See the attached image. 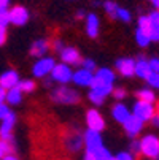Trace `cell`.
Masks as SVG:
<instances>
[{"instance_id": "cell-33", "label": "cell", "mask_w": 159, "mask_h": 160, "mask_svg": "<svg viewBox=\"0 0 159 160\" xmlns=\"http://www.w3.org/2000/svg\"><path fill=\"white\" fill-rule=\"evenodd\" d=\"M81 65L84 70H89V72H94L96 70V62L94 60H91V59H84L81 60Z\"/></svg>"}, {"instance_id": "cell-30", "label": "cell", "mask_w": 159, "mask_h": 160, "mask_svg": "<svg viewBox=\"0 0 159 160\" xmlns=\"http://www.w3.org/2000/svg\"><path fill=\"white\" fill-rule=\"evenodd\" d=\"M18 87L22 90V92H32L35 89V82L34 81H19Z\"/></svg>"}, {"instance_id": "cell-34", "label": "cell", "mask_w": 159, "mask_h": 160, "mask_svg": "<svg viewBox=\"0 0 159 160\" xmlns=\"http://www.w3.org/2000/svg\"><path fill=\"white\" fill-rule=\"evenodd\" d=\"M113 160H135V157L130 152H119L113 157Z\"/></svg>"}, {"instance_id": "cell-40", "label": "cell", "mask_w": 159, "mask_h": 160, "mask_svg": "<svg viewBox=\"0 0 159 160\" xmlns=\"http://www.w3.org/2000/svg\"><path fill=\"white\" fill-rule=\"evenodd\" d=\"M7 98V89H3L0 86V103H3V100Z\"/></svg>"}, {"instance_id": "cell-44", "label": "cell", "mask_w": 159, "mask_h": 160, "mask_svg": "<svg viewBox=\"0 0 159 160\" xmlns=\"http://www.w3.org/2000/svg\"><path fill=\"white\" fill-rule=\"evenodd\" d=\"M2 160H18V158H16V157H14L13 154H8V155H5V157H3Z\"/></svg>"}, {"instance_id": "cell-6", "label": "cell", "mask_w": 159, "mask_h": 160, "mask_svg": "<svg viewBox=\"0 0 159 160\" xmlns=\"http://www.w3.org/2000/svg\"><path fill=\"white\" fill-rule=\"evenodd\" d=\"M51 78H53L54 81L61 82V84H67L69 81H72V78H73V72L70 70V67H69V65L62 62V63L54 65L53 72H51Z\"/></svg>"}, {"instance_id": "cell-27", "label": "cell", "mask_w": 159, "mask_h": 160, "mask_svg": "<svg viewBox=\"0 0 159 160\" xmlns=\"http://www.w3.org/2000/svg\"><path fill=\"white\" fill-rule=\"evenodd\" d=\"M13 148H11V141H5V140H0V160H2L5 155L11 154Z\"/></svg>"}, {"instance_id": "cell-7", "label": "cell", "mask_w": 159, "mask_h": 160, "mask_svg": "<svg viewBox=\"0 0 159 160\" xmlns=\"http://www.w3.org/2000/svg\"><path fill=\"white\" fill-rule=\"evenodd\" d=\"M14 121H16V116L11 111L0 121V140L11 141V132H13V127H14Z\"/></svg>"}, {"instance_id": "cell-15", "label": "cell", "mask_w": 159, "mask_h": 160, "mask_svg": "<svg viewBox=\"0 0 159 160\" xmlns=\"http://www.w3.org/2000/svg\"><path fill=\"white\" fill-rule=\"evenodd\" d=\"M19 84V76L14 70H7L2 76H0V86L3 89H13Z\"/></svg>"}, {"instance_id": "cell-39", "label": "cell", "mask_w": 159, "mask_h": 160, "mask_svg": "<svg viewBox=\"0 0 159 160\" xmlns=\"http://www.w3.org/2000/svg\"><path fill=\"white\" fill-rule=\"evenodd\" d=\"M7 41V29L5 27H0V46Z\"/></svg>"}, {"instance_id": "cell-1", "label": "cell", "mask_w": 159, "mask_h": 160, "mask_svg": "<svg viewBox=\"0 0 159 160\" xmlns=\"http://www.w3.org/2000/svg\"><path fill=\"white\" fill-rule=\"evenodd\" d=\"M140 154L146 158L159 160V138L156 135H145L140 140Z\"/></svg>"}, {"instance_id": "cell-43", "label": "cell", "mask_w": 159, "mask_h": 160, "mask_svg": "<svg viewBox=\"0 0 159 160\" xmlns=\"http://www.w3.org/2000/svg\"><path fill=\"white\" fill-rule=\"evenodd\" d=\"M151 124H153L154 127H159V116H157V114H154V118L151 119Z\"/></svg>"}, {"instance_id": "cell-2", "label": "cell", "mask_w": 159, "mask_h": 160, "mask_svg": "<svg viewBox=\"0 0 159 160\" xmlns=\"http://www.w3.org/2000/svg\"><path fill=\"white\" fill-rule=\"evenodd\" d=\"M113 92V86L111 84H103L99 81H93L91 84V92H89V100L94 105H102L105 102V98Z\"/></svg>"}, {"instance_id": "cell-45", "label": "cell", "mask_w": 159, "mask_h": 160, "mask_svg": "<svg viewBox=\"0 0 159 160\" xmlns=\"http://www.w3.org/2000/svg\"><path fill=\"white\" fill-rule=\"evenodd\" d=\"M151 3H153V7L156 10H159V0H151Z\"/></svg>"}, {"instance_id": "cell-21", "label": "cell", "mask_w": 159, "mask_h": 160, "mask_svg": "<svg viewBox=\"0 0 159 160\" xmlns=\"http://www.w3.org/2000/svg\"><path fill=\"white\" fill-rule=\"evenodd\" d=\"M94 79L99 81V82H103V84H113V81H115V73H113L110 68H100V70H97V73L94 75Z\"/></svg>"}, {"instance_id": "cell-47", "label": "cell", "mask_w": 159, "mask_h": 160, "mask_svg": "<svg viewBox=\"0 0 159 160\" xmlns=\"http://www.w3.org/2000/svg\"><path fill=\"white\" fill-rule=\"evenodd\" d=\"M156 114H157V116H159V106L156 108Z\"/></svg>"}, {"instance_id": "cell-4", "label": "cell", "mask_w": 159, "mask_h": 160, "mask_svg": "<svg viewBox=\"0 0 159 160\" xmlns=\"http://www.w3.org/2000/svg\"><path fill=\"white\" fill-rule=\"evenodd\" d=\"M53 100L57 102V103H64V105H73L80 100V95L73 89L67 87V86H62V87L56 89L53 92Z\"/></svg>"}, {"instance_id": "cell-5", "label": "cell", "mask_w": 159, "mask_h": 160, "mask_svg": "<svg viewBox=\"0 0 159 160\" xmlns=\"http://www.w3.org/2000/svg\"><path fill=\"white\" fill-rule=\"evenodd\" d=\"M83 141H84V146H86V152H94L97 154L99 151L103 149V143H102V136H100V132H94V130H89L84 133L83 136Z\"/></svg>"}, {"instance_id": "cell-42", "label": "cell", "mask_w": 159, "mask_h": 160, "mask_svg": "<svg viewBox=\"0 0 159 160\" xmlns=\"http://www.w3.org/2000/svg\"><path fill=\"white\" fill-rule=\"evenodd\" d=\"M54 49H56V51H59V52L64 49V48H62V43H61L59 40H56V41H54Z\"/></svg>"}, {"instance_id": "cell-24", "label": "cell", "mask_w": 159, "mask_h": 160, "mask_svg": "<svg viewBox=\"0 0 159 160\" xmlns=\"http://www.w3.org/2000/svg\"><path fill=\"white\" fill-rule=\"evenodd\" d=\"M83 143L84 141H83V138H81L80 135H70L69 138H67V141H65V146H67V149H69V151L75 152V151H78L81 148Z\"/></svg>"}, {"instance_id": "cell-35", "label": "cell", "mask_w": 159, "mask_h": 160, "mask_svg": "<svg viewBox=\"0 0 159 160\" xmlns=\"http://www.w3.org/2000/svg\"><path fill=\"white\" fill-rule=\"evenodd\" d=\"M113 97L115 98H118V100H123L124 97H126V89H123V87H116V89H113Z\"/></svg>"}, {"instance_id": "cell-14", "label": "cell", "mask_w": 159, "mask_h": 160, "mask_svg": "<svg viewBox=\"0 0 159 160\" xmlns=\"http://www.w3.org/2000/svg\"><path fill=\"white\" fill-rule=\"evenodd\" d=\"M111 116H113V119L118 121L119 124H124V122L132 116V112L127 109L126 105H123V103H116L115 106H113V109H111Z\"/></svg>"}, {"instance_id": "cell-41", "label": "cell", "mask_w": 159, "mask_h": 160, "mask_svg": "<svg viewBox=\"0 0 159 160\" xmlns=\"http://www.w3.org/2000/svg\"><path fill=\"white\" fill-rule=\"evenodd\" d=\"M10 5V0H0V10H7Z\"/></svg>"}, {"instance_id": "cell-10", "label": "cell", "mask_w": 159, "mask_h": 160, "mask_svg": "<svg viewBox=\"0 0 159 160\" xmlns=\"http://www.w3.org/2000/svg\"><path fill=\"white\" fill-rule=\"evenodd\" d=\"M115 67H116V70H118L123 76H126V78H130V76L135 75V60H134V59L121 57V59L116 60Z\"/></svg>"}, {"instance_id": "cell-8", "label": "cell", "mask_w": 159, "mask_h": 160, "mask_svg": "<svg viewBox=\"0 0 159 160\" xmlns=\"http://www.w3.org/2000/svg\"><path fill=\"white\" fill-rule=\"evenodd\" d=\"M54 59L51 57H43L40 59L35 65H34V75L37 78H43V76H46V75H51L53 72V68H54Z\"/></svg>"}, {"instance_id": "cell-11", "label": "cell", "mask_w": 159, "mask_h": 160, "mask_svg": "<svg viewBox=\"0 0 159 160\" xmlns=\"http://www.w3.org/2000/svg\"><path fill=\"white\" fill-rule=\"evenodd\" d=\"M8 18L13 26H24L29 21V11L24 7H14L11 11H8Z\"/></svg>"}, {"instance_id": "cell-46", "label": "cell", "mask_w": 159, "mask_h": 160, "mask_svg": "<svg viewBox=\"0 0 159 160\" xmlns=\"http://www.w3.org/2000/svg\"><path fill=\"white\" fill-rule=\"evenodd\" d=\"M84 16H86V14H84L83 11H78V13H77V18H80V19H81V18H84Z\"/></svg>"}, {"instance_id": "cell-37", "label": "cell", "mask_w": 159, "mask_h": 160, "mask_svg": "<svg viewBox=\"0 0 159 160\" xmlns=\"http://www.w3.org/2000/svg\"><path fill=\"white\" fill-rule=\"evenodd\" d=\"M150 67H151V72L159 73V57H154L150 60Z\"/></svg>"}, {"instance_id": "cell-38", "label": "cell", "mask_w": 159, "mask_h": 160, "mask_svg": "<svg viewBox=\"0 0 159 160\" xmlns=\"http://www.w3.org/2000/svg\"><path fill=\"white\" fill-rule=\"evenodd\" d=\"M10 112V109H8V106L5 105V103H0V121H2L7 114Z\"/></svg>"}, {"instance_id": "cell-26", "label": "cell", "mask_w": 159, "mask_h": 160, "mask_svg": "<svg viewBox=\"0 0 159 160\" xmlns=\"http://www.w3.org/2000/svg\"><path fill=\"white\" fill-rule=\"evenodd\" d=\"M103 8H105L107 14H108L111 19H116V11H118L119 7H118L115 2H111V0H107V2L103 3Z\"/></svg>"}, {"instance_id": "cell-16", "label": "cell", "mask_w": 159, "mask_h": 160, "mask_svg": "<svg viewBox=\"0 0 159 160\" xmlns=\"http://www.w3.org/2000/svg\"><path fill=\"white\" fill-rule=\"evenodd\" d=\"M72 79L78 86H91V84H93V81H94V75H93V72L84 70V68H80L78 72L73 73V78Z\"/></svg>"}, {"instance_id": "cell-36", "label": "cell", "mask_w": 159, "mask_h": 160, "mask_svg": "<svg viewBox=\"0 0 159 160\" xmlns=\"http://www.w3.org/2000/svg\"><path fill=\"white\" fill-rule=\"evenodd\" d=\"M130 154H140V140H134L130 143Z\"/></svg>"}, {"instance_id": "cell-32", "label": "cell", "mask_w": 159, "mask_h": 160, "mask_svg": "<svg viewBox=\"0 0 159 160\" xmlns=\"http://www.w3.org/2000/svg\"><path fill=\"white\" fill-rule=\"evenodd\" d=\"M10 24L8 10H0V27H7Z\"/></svg>"}, {"instance_id": "cell-23", "label": "cell", "mask_w": 159, "mask_h": 160, "mask_svg": "<svg viewBox=\"0 0 159 160\" xmlns=\"http://www.w3.org/2000/svg\"><path fill=\"white\" fill-rule=\"evenodd\" d=\"M137 97L142 102H148V103H154L156 102V94L151 87H143L140 90H137Z\"/></svg>"}, {"instance_id": "cell-28", "label": "cell", "mask_w": 159, "mask_h": 160, "mask_svg": "<svg viewBox=\"0 0 159 160\" xmlns=\"http://www.w3.org/2000/svg\"><path fill=\"white\" fill-rule=\"evenodd\" d=\"M146 82H148V86H150L153 90H159V73L151 72L150 76L146 78Z\"/></svg>"}, {"instance_id": "cell-48", "label": "cell", "mask_w": 159, "mask_h": 160, "mask_svg": "<svg viewBox=\"0 0 159 160\" xmlns=\"http://www.w3.org/2000/svg\"><path fill=\"white\" fill-rule=\"evenodd\" d=\"M150 2H151V0H150Z\"/></svg>"}, {"instance_id": "cell-3", "label": "cell", "mask_w": 159, "mask_h": 160, "mask_svg": "<svg viewBox=\"0 0 159 160\" xmlns=\"http://www.w3.org/2000/svg\"><path fill=\"white\" fill-rule=\"evenodd\" d=\"M156 114V108L154 103H148V102H142L137 100L132 108V116H135L137 119H140L142 122H148L154 118Z\"/></svg>"}, {"instance_id": "cell-29", "label": "cell", "mask_w": 159, "mask_h": 160, "mask_svg": "<svg viewBox=\"0 0 159 160\" xmlns=\"http://www.w3.org/2000/svg\"><path fill=\"white\" fill-rule=\"evenodd\" d=\"M116 19H119V21H123V22H129V21L132 19V16H130L129 10H126V8H118V11H116Z\"/></svg>"}, {"instance_id": "cell-9", "label": "cell", "mask_w": 159, "mask_h": 160, "mask_svg": "<svg viewBox=\"0 0 159 160\" xmlns=\"http://www.w3.org/2000/svg\"><path fill=\"white\" fill-rule=\"evenodd\" d=\"M86 122H87V128L94 130V132H102L105 128V121L99 114V111L96 109H89L86 114Z\"/></svg>"}, {"instance_id": "cell-19", "label": "cell", "mask_w": 159, "mask_h": 160, "mask_svg": "<svg viewBox=\"0 0 159 160\" xmlns=\"http://www.w3.org/2000/svg\"><path fill=\"white\" fill-rule=\"evenodd\" d=\"M86 32L91 38H96L99 35V18L96 14L86 16Z\"/></svg>"}, {"instance_id": "cell-17", "label": "cell", "mask_w": 159, "mask_h": 160, "mask_svg": "<svg viewBox=\"0 0 159 160\" xmlns=\"http://www.w3.org/2000/svg\"><path fill=\"white\" fill-rule=\"evenodd\" d=\"M148 19H150L151 41H159V10H153L148 14Z\"/></svg>"}, {"instance_id": "cell-18", "label": "cell", "mask_w": 159, "mask_h": 160, "mask_svg": "<svg viewBox=\"0 0 159 160\" xmlns=\"http://www.w3.org/2000/svg\"><path fill=\"white\" fill-rule=\"evenodd\" d=\"M151 73V67H150V60H146L145 57H140L139 60H135V76H139L142 79H146Z\"/></svg>"}, {"instance_id": "cell-12", "label": "cell", "mask_w": 159, "mask_h": 160, "mask_svg": "<svg viewBox=\"0 0 159 160\" xmlns=\"http://www.w3.org/2000/svg\"><path fill=\"white\" fill-rule=\"evenodd\" d=\"M143 124H145V122H142L140 119H137L135 116H130V118L123 124V127H124V132L127 133V136H130V138H135V136L140 135V132L143 130Z\"/></svg>"}, {"instance_id": "cell-25", "label": "cell", "mask_w": 159, "mask_h": 160, "mask_svg": "<svg viewBox=\"0 0 159 160\" xmlns=\"http://www.w3.org/2000/svg\"><path fill=\"white\" fill-rule=\"evenodd\" d=\"M135 41H137V44L140 48H146L148 44L151 43V35L148 32H143L140 29L135 30Z\"/></svg>"}, {"instance_id": "cell-20", "label": "cell", "mask_w": 159, "mask_h": 160, "mask_svg": "<svg viewBox=\"0 0 159 160\" xmlns=\"http://www.w3.org/2000/svg\"><path fill=\"white\" fill-rule=\"evenodd\" d=\"M50 49V41L48 40H37L34 44H32V48H30V54L34 57H41L45 52H46Z\"/></svg>"}, {"instance_id": "cell-22", "label": "cell", "mask_w": 159, "mask_h": 160, "mask_svg": "<svg viewBox=\"0 0 159 160\" xmlns=\"http://www.w3.org/2000/svg\"><path fill=\"white\" fill-rule=\"evenodd\" d=\"M5 100H7L10 105H18V103H21V100H22V90H21L18 86L13 87V89H8Z\"/></svg>"}, {"instance_id": "cell-13", "label": "cell", "mask_w": 159, "mask_h": 160, "mask_svg": "<svg viewBox=\"0 0 159 160\" xmlns=\"http://www.w3.org/2000/svg\"><path fill=\"white\" fill-rule=\"evenodd\" d=\"M61 59H62V62L67 63V65H77V63L81 62V57H80L78 49H75V48H72V46H67V48H64V49L61 51Z\"/></svg>"}, {"instance_id": "cell-31", "label": "cell", "mask_w": 159, "mask_h": 160, "mask_svg": "<svg viewBox=\"0 0 159 160\" xmlns=\"http://www.w3.org/2000/svg\"><path fill=\"white\" fill-rule=\"evenodd\" d=\"M96 160H113V155L110 154V151L108 149H102V151H99L97 154H96Z\"/></svg>"}]
</instances>
